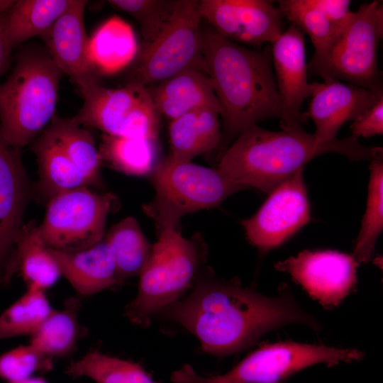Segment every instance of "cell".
<instances>
[{"label": "cell", "mask_w": 383, "mask_h": 383, "mask_svg": "<svg viewBox=\"0 0 383 383\" xmlns=\"http://www.w3.org/2000/svg\"><path fill=\"white\" fill-rule=\"evenodd\" d=\"M165 311L168 319L198 338L204 352L221 357L247 349L266 333L287 324L320 329L285 289L270 297L237 281L202 279L188 296Z\"/></svg>", "instance_id": "1"}, {"label": "cell", "mask_w": 383, "mask_h": 383, "mask_svg": "<svg viewBox=\"0 0 383 383\" xmlns=\"http://www.w3.org/2000/svg\"><path fill=\"white\" fill-rule=\"evenodd\" d=\"M328 152L351 161L372 160L383 155L382 148L363 145L353 135L318 143L313 133L301 126L270 131L255 125L236 137L223 154L217 170L245 189L270 193L310 160Z\"/></svg>", "instance_id": "2"}, {"label": "cell", "mask_w": 383, "mask_h": 383, "mask_svg": "<svg viewBox=\"0 0 383 383\" xmlns=\"http://www.w3.org/2000/svg\"><path fill=\"white\" fill-rule=\"evenodd\" d=\"M201 48L222 108L223 135L237 137L261 121L282 117L271 45L252 50L211 27L201 28Z\"/></svg>", "instance_id": "3"}, {"label": "cell", "mask_w": 383, "mask_h": 383, "mask_svg": "<svg viewBox=\"0 0 383 383\" xmlns=\"http://www.w3.org/2000/svg\"><path fill=\"white\" fill-rule=\"evenodd\" d=\"M62 74L45 48L30 46L18 52L0 84V129L9 145L21 150L50 123Z\"/></svg>", "instance_id": "4"}, {"label": "cell", "mask_w": 383, "mask_h": 383, "mask_svg": "<svg viewBox=\"0 0 383 383\" xmlns=\"http://www.w3.org/2000/svg\"><path fill=\"white\" fill-rule=\"evenodd\" d=\"M204 259V248L199 237L186 238L176 228L158 233L139 275L137 295L126 306L124 316L133 324L148 325L157 312L179 301Z\"/></svg>", "instance_id": "5"}, {"label": "cell", "mask_w": 383, "mask_h": 383, "mask_svg": "<svg viewBox=\"0 0 383 383\" xmlns=\"http://www.w3.org/2000/svg\"><path fill=\"white\" fill-rule=\"evenodd\" d=\"M152 182L155 197L143 209L154 221L157 233L177 229L184 215L218 206L229 196L245 189L217 169L177 160L170 155L157 162Z\"/></svg>", "instance_id": "6"}, {"label": "cell", "mask_w": 383, "mask_h": 383, "mask_svg": "<svg viewBox=\"0 0 383 383\" xmlns=\"http://www.w3.org/2000/svg\"><path fill=\"white\" fill-rule=\"evenodd\" d=\"M382 36V1L360 5L326 56L307 64L308 76L346 81L383 96L382 75L377 65V49Z\"/></svg>", "instance_id": "7"}, {"label": "cell", "mask_w": 383, "mask_h": 383, "mask_svg": "<svg viewBox=\"0 0 383 383\" xmlns=\"http://www.w3.org/2000/svg\"><path fill=\"white\" fill-rule=\"evenodd\" d=\"M198 8L196 0L176 1L164 28L151 43L143 47L133 81L148 87L187 70L208 73L201 48L202 19Z\"/></svg>", "instance_id": "8"}, {"label": "cell", "mask_w": 383, "mask_h": 383, "mask_svg": "<svg viewBox=\"0 0 383 383\" xmlns=\"http://www.w3.org/2000/svg\"><path fill=\"white\" fill-rule=\"evenodd\" d=\"M79 89L84 101L74 117L82 126L114 136L157 139L160 116L147 87L132 81L116 89L96 83Z\"/></svg>", "instance_id": "9"}, {"label": "cell", "mask_w": 383, "mask_h": 383, "mask_svg": "<svg viewBox=\"0 0 383 383\" xmlns=\"http://www.w3.org/2000/svg\"><path fill=\"white\" fill-rule=\"evenodd\" d=\"M116 201L111 193L88 187L68 190L51 198L38 230L50 248L66 252L89 248L105 235L107 217Z\"/></svg>", "instance_id": "10"}, {"label": "cell", "mask_w": 383, "mask_h": 383, "mask_svg": "<svg viewBox=\"0 0 383 383\" xmlns=\"http://www.w3.org/2000/svg\"><path fill=\"white\" fill-rule=\"evenodd\" d=\"M355 348L294 342L266 344L249 354L235 367L218 375L229 383H279L290 375L316 364L328 366L360 360Z\"/></svg>", "instance_id": "11"}, {"label": "cell", "mask_w": 383, "mask_h": 383, "mask_svg": "<svg viewBox=\"0 0 383 383\" xmlns=\"http://www.w3.org/2000/svg\"><path fill=\"white\" fill-rule=\"evenodd\" d=\"M269 194L255 214L242 221L249 242L263 252L280 245L311 220L303 170Z\"/></svg>", "instance_id": "12"}, {"label": "cell", "mask_w": 383, "mask_h": 383, "mask_svg": "<svg viewBox=\"0 0 383 383\" xmlns=\"http://www.w3.org/2000/svg\"><path fill=\"white\" fill-rule=\"evenodd\" d=\"M359 263L352 255L334 250H304L275 265L326 309L338 306L357 284Z\"/></svg>", "instance_id": "13"}, {"label": "cell", "mask_w": 383, "mask_h": 383, "mask_svg": "<svg viewBox=\"0 0 383 383\" xmlns=\"http://www.w3.org/2000/svg\"><path fill=\"white\" fill-rule=\"evenodd\" d=\"M198 9L211 28L237 43L271 45L283 32V16L267 1L201 0Z\"/></svg>", "instance_id": "14"}, {"label": "cell", "mask_w": 383, "mask_h": 383, "mask_svg": "<svg viewBox=\"0 0 383 383\" xmlns=\"http://www.w3.org/2000/svg\"><path fill=\"white\" fill-rule=\"evenodd\" d=\"M272 65L282 102L280 126H301L307 118L301 112L304 101L311 96L309 83L304 33L292 24L272 44Z\"/></svg>", "instance_id": "15"}, {"label": "cell", "mask_w": 383, "mask_h": 383, "mask_svg": "<svg viewBox=\"0 0 383 383\" xmlns=\"http://www.w3.org/2000/svg\"><path fill=\"white\" fill-rule=\"evenodd\" d=\"M87 1L71 6L40 38L51 58L79 87L99 83L89 55V38L84 24Z\"/></svg>", "instance_id": "16"}, {"label": "cell", "mask_w": 383, "mask_h": 383, "mask_svg": "<svg viewBox=\"0 0 383 383\" xmlns=\"http://www.w3.org/2000/svg\"><path fill=\"white\" fill-rule=\"evenodd\" d=\"M309 109L304 112L315 125L313 133L318 143L337 139L342 126L370 109L382 96L371 91L336 79L313 82Z\"/></svg>", "instance_id": "17"}, {"label": "cell", "mask_w": 383, "mask_h": 383, "mask_svg": "<svg viewBox=\"0 0 383 383\" xmlns=\"http://www.w3.org/2000/svg\"><path fill=\"white\" fill-rule=\"evenodd\" d=\"M30 188L21 150L9 145L0 129V284L13 255Z\"/></svg>", "instance_id": "18"}, {"label": "cell", "mask_w": 383, "mask_h": 383, "mask_svg": "<svg viewBox=\"0 0 383 383\" xmlns=\"http://www.w3.org/2000/svg\"><path fill=\"white\" fill-rule=\"evenodd\" d=\"M50 250L61 274L81 296H90L123 283L113 253L104 238L82 250L66 252L52 248Z\"/></svg>", "instance_id": "19"}, {"label": "cell", "mask_w": 383, "mask_h": 383, "mask_svg": "<svg viewBox=\"0 0 383 383\" xmlns=\"http://www.w3.org/2000/svg\"><path fill=\"white\" fill-rule=\"evenodd\" d=\"M148 89L160 116L170 120L200 107L213 108L222 113L213 82L201 70H184Z\"/></svg>", "instance_id": "20"}, {"label": "cell", "mask_w": 383, "mask_h": 383, "mask_svg": "<svg viewBox=\"0 0 383 383\" xmlns=\"http://www.w3.org/2000/svg\"><path fill=\"white\" fill-rule=\"evenodd\" d=\"M18 271L28 287L43 291L53 286L62 276L50 248L40 237L38 225L34 221L23 224L17 235L3 285L10 284Z\"/></svg>", "instance_id": "21"}, {"label": "cell", "mask_w": 383, "mask_h": 383, "mask_svg": "<svg viewBox=\"0 0 383 383\" xmlns=\"http://www.w3.org/2000/svg\"><path fill=\"white\" fill-rule=\"evenodd\" d=\"M221 115L218 109L200 107L171 120L170 156L177 160L191 161L216 148L222 138Z\"/></svg>", "instance_id": "22"}, {"label": "cell", "mask_w": 383, "mask_h": 383, "mask_svg": "<svg viewBox=\"0 0 383 383\" xmlns=\"http://www.w3.org/2000/svg\"><path fill=\"white\" fill-rule=\"evenodd\" d=\"M74 0H18L6 11L4 34L15 47L35 36H41L71 6Z\"/></svg>", "instance_id": "23"}, {"label": "cell", "mask_w": 383, "mask_h": 383, "mask_svg": "<svg viewBox=\"0 0 383 383\" xmlns=\"http://www.w3.org/2000/svg\"><path fill=\"white\" fill-rule=\"evenodd\" d=\"M80 299L70 297L60 310L54 309L30 336V345L52 359L71 354L85 334L79 321Z\"/></svg>", "instance_id": "24"}, {"label": "cell", "mask_w": 383, "mask_h": 383, "mask_svg": "<svg viewBox=\"0 0 383 383\" xmlns=\"http://www.w3.org/2000/svg\"><path fill=\"white\" fill-rule=\"evenodd\" d=\"M33 150L39 167V187L48 201L62 192L89 185L46 129L33 140Z\"/></svg>", "instance_id": "25"}, {"label": "cell", "mask_w": 383, "mask_h": 383, "mask_svg": "<svg viewBox=\"0 0 383 383\" xmlns=\"http://www.w3.org/2000/svg\"><path fill=\"white\" fill-rule=\"evenodd\" d=\"M137 52L133 29L118 17L106 21L89 38V55L97 72H116L131 63Z\"/></svg>", "instance_id": "26"}, {"label": "cell", "mask_w": 383, "mask_h": 383, "mask_svg": "<svg viewBox=\"0 0 383 383\" xmlns=\"http://www.w3.org/2000/svg\"><path fill=\"white\" fill-rule=\"evenodd\" d=\"M46 130L84 174L89 185L99 184L101 158L91 133L72 118L54 116Z\"/></svg>", "instance_id": "27"}, {"label": "cell", "mask_w": 383, "mask_h": 383, "mask_svg": "<svg viewBox=\"0 0 383 383\" xmlns=\"http://www.w3.org/2000/svg\"><path fill=\"white\" fill-rule=\"evenodd\" d=\"M104 239L115 260L120 279L139 276L150 257L151 245L137 220L126 217L113 226Z\"/></svg>", "instance_id": "28"}, {"label": "cell", "mask_w": 383, "mask_h": 383, "mask_svg": "<svg viewBox=\"0 0 383 383\" xmlns=\"http://www.w3.org/2000/svg\"><path fill=\"white\" fill-rule=\"evenodd\" d=\"M99 150L101 161L128 175H147L157 164V140L103 133Z\"/></svg>", "instance_id": "29"}, {"label": "cell", "mask_w": 383, "mask_h": 383, "mask_svg": "<svg viewBox=\"0 0 383 383\" xmlns=\"http://www.w3.org/2000/svg\"><path fill=\"white\" fill-rule=\"evenodd\" d=\"M66 373L73 377H87L96 383H155L138 364L95 350L71 362Z\"/></svg>", "instance_id": "30"}, {"label": "cell", "mask_w": 383, "mask_h": 383, "mask_svg": "<svg viewBox=\"0 0 383 383\" xmlns=\"http://www.w3.org/2000/svg\"><path fill=\"white\" fill-rule=\"evenodd\" d=\"M278 3L282 16L309 36L315 52L309 62L323 60L340 37L333 24L310 0H280Z\"/></svg>", "instance_id": "31"}, {"label": "cell", "mask_w": 383, "mask_h": 383, "mask_svg": "<svg viewBox=\"0 0 383 383\" xmlns=\"http://www.w3.org/2000/svg\"><path fill=\"white\" fill-rule=\"evenodd\" d=\"M370 161L366 209L352 254L359 264L371 259L383 228L382 156Z\"/></svg>", "instance_id": "32"}, {"label": "cell", "mask_w": 383, "mask_h": 383, "mask_svg": "<svg viewBox=\"0 0 383 383\" xmlns=\"http://www.w3.org/2000/svg\"><path fill=\"white\" fill-rule=\"evenodd\" d=\"M53 310L45 291L28 287L26 293L0 315V340L31 335Z\"/></svg>", "instance_id": "33"}, {"label": "cell", "mask_w": 383, "mask_h": 383, "mask_svg": "<svg viewBox=\"0 0 383 383\" xmlns=\"http://www.w3.org/2000/svg\"><path fill=\"white\" fill-rule=\"evenodd\" d=\"M114 8L130 14L140 25L143 46L151 43L169 20L176 1L110 0Z\"/></svg>", "instance_id": "34"}, {"label": "cell", "mask_w": 383, "mask_h": 383, "mask_svg": "<svg viewBox=\"0 0 383 383\" xmlns=\"http://www.w3.org/2000/svg\"><path fill=\"white\" fill-rule=\"evenodd\" d=\"M52 368V359L30 344L20 345L0 355V378L14 383L31 377L38 371Z\"/></svg>", "instance_id": "35"}, {"label": "cell", "mask_w": 383, "mask_h": 383, "mask_svg": "<svg viewBox=\"0 0 383 383\" xmlns=\"http://www.w3.org/2000/svg\"><path fill=\"white\" fill-rule=\"evenodd\" d=\"M351 135L370 138L383 134V96L367 111L353 121L350 126Z\"/></svg>", "instance_id": "36"}, {"label": "cell", "mask_w": 383, "mask_h": 383, "mask_svg": "<svg viewBox=\"0 0 383 383\" xmlns=\"http://www.w3.org/2000/svg\"><path fill=\"white\" fill-rule=\"evenodd\" d=\"M321 10L341 35L346 29L352 16L349 0H310Z\"/></svg>", "instance_id": "37"}, {"label": "cell", "mask_w": 383, "mask_h": 383, "mask_svg": "<svg viewBox=\"0 0 383 383\" xmlns=\"http://www.w3.org/2000/svg\"><path fill=\"white\" fill-rule=\"evenodd\" d=\"M6 11L0 15V76L9 65L12 51L6 43L4 34Z\"/></svg>", "instance_id": "38"}, {"label": "cell", "mask_w": 383, "mask_h": 383, "mask_svg": "<svg viewBox=\"0 0 383 383\" xmlns=\"http://www.w3.org/2000/svg\"><path fill=\"white\" fill-rule=\"evenodd\" d=\"M14 2L15 0H0V15L9 10Z\"/></svg>", "instance_id": "39"}, {"label": "cell", "mask_w": 383, "mask_h": 383, "mask_svg": "<svg viewBox=\"0 0 383 383\" xmlns=\"http://www.w3.org/2000/svg\"><path fill=\"white\" fill-rule=\"evenodd\" d=\"M14 383H47L45 380L40 377H30L25 380Z\"/></svg>", "instance_id": "40"}]
</instances>
